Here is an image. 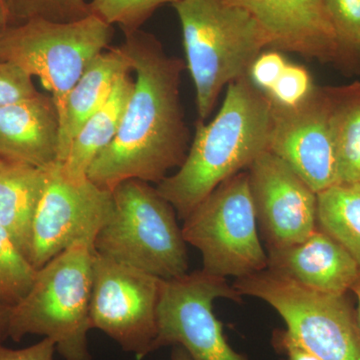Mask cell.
<instances>
[{
  "instance_id": "obj_27",
  "label": "cell",
  "mask_w": 360,
  "mask_h": 360,
  "mask_svg": "<svg viewBox=\"0 0 360 360\" xmlns=\"http://www.w3.org/2000/svg\"><path fill=\"white\" fill-rule=\"evenodd\" d=\"M32 78L20 66L0 60V108L37 96Z\"/></svg>"
},
{
  "instance_id": "obj_15",
  "label": "cell",
  "mask_w": 360,
  "mask_h": 360,
  "mask_svg": "<svg viewBox=\"0 0 360 360\" xmlns=\"http://www.w3.org/2000/svg\"><path fill=\"white\" fill-rule=\"evenodd\" d=\"M267 257L270 271L321 292L347 295L360 279L354 258L319 227L302 243L269 250Z\"/></svg>"
},
{
  "instance_id": "obj_8",
  "label": "cell",
  "mask_w": 360,
  "mask_h": 360,
  "mask_svg": "<svg viewBox=\"0 0 360 360\" xmlns=\"http://www.w3.org/2000/svg\"><path fill=\"white\" fill-rule=\"evenodd\" d=\"M184 221L182 236L200 251L203 271L238 279L267 269L246 170L219 184Z\"/></svg>"
},
{
  "instance_id": "obj_6",
  "label": "cell",
  "mask_w": 360,
  "mask_h": 360,
  "mask_svg": "<svg viewBox=\"0 0 360 360\" xmlns=\"http://www.w3.org/2000/svg\"><path fill=\"white\" fill-rule=\"evenodd\" d=\"M112 25L91 13L70 22L30 20L0 37V60L39 78L65 115L68 96L91 61L112 41Z\"/></svg>"
},
{
  "instance_id": "obj_19",
  "label": "cell",
  "mask_w": 360,
  "mask_h": 360,
  "mask_svg": "<svg viewBox=\"0 0 360 360\" xmlns=\"http://www.w3.org/2000/svg\"><path fill=\"white\" fill-rule=\"evenodd\" d=\"M134 87V80L130 72L122 75L115 82L108 101L84 123L73 139L65 160L60 163L66 179L75 182L89 179L90 165L117 134Z\"/></svg>"
},
{
  "instance_id": "obj_22",
  "label": "cell",
  "mask_w": 360,
  "mask_h": 360,
  "mask_svg": "<svg viewBox=\"0 0 360 360\" xmlns=\"http://www.w3.org/2000/svg\"><path fill=\"white\" fill-rule=\"evenodd\" d=\"M37 269L0 226V302L14 307L32 288Z\"/></svg>"
},
{
  "instance_id": "obj_12",
  "label": "cell",
  "mask_w": 360,
  "mask_h": 360,
  "mask_svg": "<svg viewBox=\"0 0 360 360\" xmlns=\"http://www.w3.org/2000/svg\"><path fill=\"white\" fill-rule=\"evenodd\" d=\"M269 151L286 163L314 193L338 184L329 87L315 86L295 108L271 101Z\"/></svg>"
},
{
  "instance_id": "obj_14",
  "label": "cell",
  "mask_w": 360,
  "mask_h": 360,
  "mask_svg": "<svg viewBox=\"0 0 360 360\" xmlns=\"http://www.w3.org/2000/svg\"><path fill=\"white\" fill-rule=\"evenodd\" d=\"M264 30L269 47L323 63H354L342 49L323 0H231Z\"/></svg>"
},
{
  "instance_id": "obj_32",
  "label": "cell",
  "mask_w": 360,
  "mask_h": 360,
  "mask_svg": "<svg viewBox=\"0 0 360 360\" xmlns=\"http://www.w3.org/2000/svg\"><path fill=\"white\" fill-rule=\"evenodd\" d=\"M172 360H191V356L187 354L186 350L180 347H174L172 354Z\"/></svg>"
},
{
  "instance_id": "obj_5",
  "label": "cell",
  "mask_w": 360,
  "mask_h": 360,
  "mask_svg": "<svg viewBox=\"0 0 360 360\" xmlns=\"http://www.w3.org/2000/svg\"><path fill=\"white\" fill-rule=\"evenodd\" d=\"M115 208L94 241V250L161 279L187 274L188 257L174 206L156 187L125 180L112 191Z\"/></svg>"
},
{
  "instance_id": "obj_10",
  "label": "cell",
  "mask_w": 360,
  "mask_h": 360,
  "mask_svg": "<svg viewBox=\"0 0 360 360\" xmlns=\"http://www.w3.org/2000/svg\"><path fill=\"white\" fill-rule=\"evenodd\" d=\"M163 279L94 250L90 321L137 360L153 354Z\"/></svg>"
},
{
  "instance_id": "obj_33",
  "label": "cell",
  "mask_w": 360,
  "mask_h": 360,
  "mask_svg": "<svg viewBox=\"0 0 360 360\" xmlns=\"http://www.w3.org/2000/svg\"><path fill=\"white\" fill-rule=\"evenodd\" d=\"M7 20H8V16H7L6 7H4L2 0H0V37L6 30V23Z\"/></svg>"
},
{
  "instance_id": "obj_1",
  "label": "cell",
  "mask_w": 360,
  "mask_h": 360,
  "mask_svg": "<svg viewBox=\"0 0 360 360\" xmlns=\"http://www.w3.org/2000/svg\"><path fill=\"white\" fill-rule=\"evenodd\" d=\"M120 46L136 75L134 90L115 139L87 172L94 184L110 191L129 179L160 184L181 167L189 149L179 94L184 61L168 56L153 35L137 30L125 32Z\"/></svg>"
},
{
  "instance_id": "obj_34",
  "label": "cell",
  "mask_w": 360,
  "mask_h": 360,
  "mask_svg": "<svg viewBox=\"0 0 360 360\" xmlns=\"http://www.w3.org/2000/svg\"><path fill=\"white\" fill-rule=\"evenodd\" d=\"M352 291H354V295H356L357 309L355 310V311H356L357 323H359L360 330V279L359 283L355 284L354 288H352Z\"/></svg>"
},
{
  "instance_id": "obj_29",
  "label": "cell",
  "mask_w": 360,
  "mask_h": 360,
  "mask_svg": "<svg viewBox=\"0 0 360 360\" xmlns=\"http://www.w3.org/2000/svg\"><path fill=\"white\" fill-rule=\"evenodd\" d=\"M56 352V342L49 338L20 349L4 347L0 340V360H54Z\"/></svg>"
},
{
  "instance_id": "obj_28",
  "label": "cell",
  "mask_w": 360,
  "mask_h": 360,
  "mask_svg": "<svg viewBox=\"0 0 360 360\" xmlns=\"http://www.w3.org/2000/svg\"><path fill=\"white\" fill-rule=\"evenodd\" d=\"M288 65V61L277 49L264 51L255 58L248 71V77L258 89L269 94Z\"/></svg>"
},
{
  "instance_id": "obj_23",
  "label": "cell",
  "mask_w": 360,
  "mask_h": 360,
  "mask_svg": "<svg viewBox=\"0 0 360 360\" xmlns=\"http://www.w3.org/2000/svg\"><path fill=\"white\" fill-rule=\"evenodd\" d=\"M7 16L30 20L70 22L91 14L85 0H2Z\"/></svg>"
},
{
  "instance_id": "obj_2",
  "label": "cell",
  "mask_w": 360,
  "mask_h": 360,
  "mask_svg": "<svg viewBox=\"0 0 360 360\" xmlns=\"http://www.w3.org/2000/svg\"><path fill=\"white\" fill-rule=\"evenodd\" d=\"M270 120L271 101L248 75L229 84L212 122L198 120L181 167L156 186L179 219H186L219 184L248 170L269 150Z\"/></svg>"
},
{
  "instance_id": "obj_13",
  "label": "cell",
  "mask_w": 360,
  "mask_h": 360,
  "mask_svg": "<svg viewBox=\"0 0 360 360\" xmlns=\"http://www.w3.org/2000/svg\"><path fill=\"white\" fill-rule=\"evenodd\" d=\"M267 250L302 243L319 227L317 193L267 150L246 170Z\"/></svg>"
},
{
  "instance_id": "obj_4",
  "label": "cell",
  "mask_w": 360,
  "mask_h": 360,
  "mask_svg": "<svg viewBox=\"0 0 360 360\" xmlns=\"http://www.w3.org/2000/svg\"><path fill=\"white\" fill-rule=\"evenodd\" d=\"M94 248L77 243L37 269L27 295L11 307L8 338H49L65 360H92L90 302Z\"/></svg>"
},
{
  "instance_id": "obj_24",
  "label": "cell",
  "mask_w": 360,
  "mask_h": 360,
  "mask_svg": "<svg viewBox=\"0 0 360 360\" xmlns=\"http://www.w3.org/2000/svg\"><path fill=\"white\" fill-rule=\"evenodd\" d=\"M177 0H92L91 13L108 25H118L125 32L136 30L158 7Z\"/></svg>"
},
{
  "instance_id": "obj_25",
  "label": "cell",
  "mask_w": 360,
  "mask_h": 360,
  "mask_svg": "<svg viewBox=\"0 0 360 360\" xmlns=\"http://www.w3.org/2000/svg\"><path fill=\"white\" fill-rule=\"evenodd\" d=\"M338 41L354 60L360 58V0H323Z\"/></svg>"
},
{
  "instance_id": "obj_16",
  "label": "cell",
  "mask_w": 360,
  "mask_h": 360,
  "mask_svg": "<svg viewBox=\"0 0 360 360\" xmlns=\"http://www.w3.org/2000/svg\"><path fill=\"white\" fill-rule=\"evenodd\" d=\"M60 118L52 96L37 94L0 108V158L47 168L59 162Z\"/></svg>"
},
{
  "instance_id": "obj_11",
  "label": "cell",
  "mask_w": 360,
  "mask_h": 360,
  "mask_svg": "<svg viewBox=\"0 0 360 360\" xmlns=\"http://www.w3.org/2000/svg\"><path fill=\"white\" fill-rule=\"evenodd\" d=\"M115 208L112 191L89 179L71 181L60 162L49 168V179L32 229L30 262L39 269L77 243L94 246Z\"/></svg>"
},
{
  "instance_id": "obj_35",
  "label": "cell",
  "mask_w": 360,
  "mask_h": 360,
  "mask_svg": "<svg viewBox=\"0 0 360 360\" xmlns=\"http://www.w3.org/2000/svg\"><path fill=\"white\" fill-rule=\"evenodd\" d=\"M4 160H2L1 158H0V167H2V165H4Z\"/></svg>"
},
{
  "instance_id": "obj_20",
  "label": "cell",
  "mask_w": 360,
  "mask_h": 360,
  "mask_svg": "<svg viewBox=\"0 0 360 360\" xmlns=\"http://www.w3.org/2000/svg\"><path fill=\"white\" fill-rule=\"evenodd\" d=\"M338 184H360V82L329 87Z\"/></svg>"
},
{
  "instance_id": "obj_21",
  "label": "cell",
  "mask_w": 360,
  "mask_h": 360,
  "mask_svg": "<svg viewBox=\"0 0 360 360\" xmlns=\"http://www.w3.org/2000/svg\"><path fill=\"white\" fill-rule=\"evenodd\" d=\"M317 225L360 267V184H335L317 193Z\"/></svg>"
},
{
  "instance_id": "obj_30",
  "label": "cell",
  "mask_w": 360,
  "mask_h": 360,
  "mask_svg": "<svg viewBox=\"0 0 360 360\" xmlns=\"http://www.w3.org/2000/svg\"><path fill=\"white\" fill-rule=\"evenodd\" d=\"M274 345L279 352L285 355L286 360H321L300 345L286 329L274 333Z\"/></svg>"
},
{
  "instance_id": "obj_7",
  "label": "cell",
  "mask_w": 360,
  "mask_h": 360,
  "mask_svg": "<svg viewBox=\"0 0 360 360\" xmlns=\"http://www.w3.org/2000/svg\"><path fill=\"white\" fill-rule=\"evenodd\" d=\"M241 296L264 300L281 315L286 330L321 360H360L356 311L347 295L310 290L270 271L238 278Z\"/></svg>"
},
{
  "instance_id": "obj_3",
  "label": "cell",
  "mask_w": 360,
  "mask_h": 360,
  "mask_svg": "<svg viewBox=\"0 0 360 360\" xmlns=\"http://www.w3.org/2000/svg\"><path fill=\"white\" fill-rule=\"evenodd\" d=\"M172 6L195 87L198 122H205L222 89L248 75L269 39L250 13L231 0H177Z\"/></svg>"
},
{
  "instance_id": "obj_17",
  "label": "cell",
  "mask_w": 360,
  "mask_h": 360,
  "mask_svg": "<svg viewBox=\"0 0 360 360\" xmlns=\"http://www.w3.org/2000/svg\"><path fill=\"white\" fill-rule=\"evenodd\" d=\"M131 71L122 46L110 47L91 61L68 96L59 131V162L65 160L84 123L108 101L118 78Z\"/></svg>"
},
{
  "instance_id": "obj_9",
  "label": "cell",
  "mask_w": 360,
  "mask_h": 360,
  "mask_svg": "<svg viewBox=\"0 0 360 360\" xmlns=\"http://www.w3.org/2000/svg\"><path fill=\"white\" fill-rule=\"evenodd\" d=\"M219 298L241 302V295L226 279L202 269L163 279L151 352L174 345L184 348L191 360H248L225 338L222 323L213 312V302Z\"/></svg>"
},
{
  "instance_id": "obj_26",
  "label": "cell",
  "mask_w": 360,
  "mask_h": 360,
  "mask_svg": "<svg viewBox=\"0 0 360 360\" xmlns=\"http://www.w3.org/2000/svg\"><path fill=\"white\" fill-rule=\"evenodd\" d=\"M315 89L309 71L304 66L288 63L276 85L266 94L270 101L284 108L302 103Z\"/></svg>"
},
{
  "instance_id": "obj_31",
  "label": "cell",
  "mask_w": 360,
  "mask_h": 360,
  "mask_svg": "<svg viewBox=\"0 0 360 360\" xmlns=\"http://www.w3.org/2000/svg\"><path fill=\"white\" fill-rule=\"evenodd\" d=\"M11 307H13L0 302V340L4 341L8 338V324Z\"/></svg>"
},
{
  "instance_id": "obj_18",
  "label": "cell",
  "mask_w": 360,
  "mask_h": 360,
  "mask_svg": "<svg viewBox=\"0 0 360 360\" xmlns=\"http://www.w3.org/2000/svg\"><path fill=\"white\" fill-rule=\"evenodd\" d=\"M49 168L9 161L0 167V226L30 260L33 222L46 186Z\"/></svg>"
}]
</instances>
